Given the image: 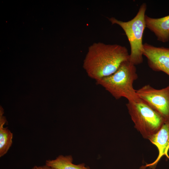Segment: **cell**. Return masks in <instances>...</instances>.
I'll return each instance as SVG.
<instances>
[{"label":"cell","mask_w":169,"mask_h":169,"mask_svg":"<svg viewBox=\"0 0 169 169\" xmlns=\"http://www.w3.org/2000/svg\"><path fill=\"white\" fill-rule=\"evenodd\" d=\"M143 55L149 67L155 71H162L169 76V48L143 44Z\"/></svg>","instance_id":"cell-6"},{"label":"cell","mask_w":169,"mask_h":169,"mask_svg":"<svg viewBox=\"0 0 169 169\" xmlns=\"http://www.w3.org/2000/svg\"><path fill=\"white\" fill-rule=\"evenodd\" d=\"M145 20L146 27L154 34L158 41L163 43L169 41V15L159 18L146 15Z\"/></svg>","instance_id":"cell-8"},{"label":"cell","mask_w":169,"mask_h":169,"mask_svg":"<svg viewBox=\"0 0 169 169\" xmlns=\"http://www.w3.org/2000/svg\"><path fill=\"white\" fill-rule=\"evenodd\" d=\"M147 6L143 3L135 17L130 20L124 22L114 17L109 19L112 24L120 26L124 31L130 46L129 61L135 65L143 62V34L146 28L145 17Z\"/></svg>","instance_id":"cell-3"},{"label":"cell","mask_w":169,"mask_h":169,"mask_svg":"<svg viewBox=\"0 0 169 169\" xmlns=\"http://www.w3.org/2000/svg\"><path fill=\"white\" fill-rule=\"evenodd\" d=\"M138 97L165 120H169V85L161 89H156L149 84L136 90Z\"/></svg>","instance_id":"cell-5"},{"label":"cell","mask_w":169,"mask_h":169,"mask_svg":"<svg viewBox=\"0 0 169 169\" xmlns=\"http://www.w3.org/2000/svg\"><path fill=\"white\" fill-rule=\"evenodd\" d=\"M31 169H55L46 165L41 166H35Z\"/></svg>","instance_id":"cell-11"},{"label":"cell","mask_w":169,"mask_h":169,"mask_svg":"<svg viewBox=\"0 0 169 169\" xmlns=\"http://www.w3.org/2000/svg\"><path fill=\"white\" fill-rule=\"evenodd\" d=\"M138 77L135 65L129 60L123 62L114 73L96 81L116 100L124 97L128 101L138 102L140 99L133 86Z\"/></svg>","instance_id":"cell-2"},{"label":"cell","mask_w":169,"mask_h":169,"mask_svg":"<svg viewBox=\"0 0 169 169\" xmlns=\"http://www.w3.org/2000/svg\"><path fill=\"white\" fill-rule=\"evenodd\" d=\"M126 106L134 127L142 137L149 139L161 128L166 121L159 114L143 100L128 101Z\"/></svg>","instance_id":"cell-4"},{"label":"cell","mask_w":169,"mask_h":169,"mask_svg":"<svg viewBox=\"0 0 169 169\" xmlns=\"http://www.w3.org/2000/svg\"><path fill=\"white\" fill-rule=\"evenodd\" d=\"M129 56L125 46L95 43L89 47L83 66L96 81L114 73L123 62L129 60Z\"/></svg>","instance_id":"cell-1"},{"label":"cell","mask_w":169,"mask_h":169,"mask_svg":"<svg viewBox=\"0 0 169 169\" xmlns=\"http://www.w3.org/2000/svg\"><path fill=\"white\" fill-rule=\"evenodd\" d=\"M2 110L0 114V157L5 155L13 143V134L7 127H4L6 122L3 115Z\"/></svg>","instance_id":"cell-10"},{"label":"cell","mask_w":169,"mask_h":169,"mask_svg":"<svg viewBox=\"0 0 169 169\" xmlns=\"http://www.w3.org/2000/svg\"><path fill=\"white\" fill-rule=\"evenodd\" d=\"M149 140L157 147L159 154L154 162L146 164L144 167H149L152 169H155L157 163L163 156H165L169 159L168 154L169 150V120H166L160 130Z\"/></svg>","instance_id":"cell-7"},{"label":"cell","mask_w":169,"mask_h":169,"mask_svg":"<svg viewBox=\"0 0 169 169\" xmlns=\"http://www.w3.org/2000/svg\"><path fill=\"white\" fill-rule=\"evenodd\" d=\"M73 161L71 155H60L54 160H46L45 165L55 169H90L84 163L76 165L73 164Z\"/></svg>","instance_id":"cell-9"}]
</instances>
